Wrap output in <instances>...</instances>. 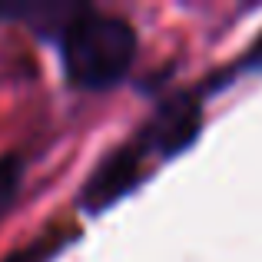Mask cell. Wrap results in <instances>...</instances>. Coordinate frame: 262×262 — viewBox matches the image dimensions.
Returning <instances> with one entry per match:
<instances>
[{"label":"cell","mask_w":262,"mask_h":262,"mask_svg":"<svg viewBox=\"0 0 262 262\" xmlns=\"http://www.w3.org/2000/svg\"><path fill=\"white\" fill-rule=\"evenodd\" d=\"M47 256H50V243H47V239H40V243L27 246L24 252H17V256H10L7 262H47Z\"/></svg>","instance_id":"obj_5"},{"label":"cell","mask_w":262,"mask_h":262,"mask_svg":"<svg viewBox=\"0 0 262 262\" xmlns=\"http://www.w3.org/2000/svg\"><path fill=\"white\" fill-rule=\"evenodd\" d=\"M199 123H203V106L196 96L183 93L173 96L169 103H163V110L149 120V126L143 129L140 143L146 146L149 156H173L183 146H189L196 136Z\"/></svg>","instance_id":"obj_3"},{"label":"cell","mask_w":262,"mask_h":262,"mask_svg":"<svg viewBox=\"0 0 262 262\" xmlns=\"http://www.w3.org/2000/svg\"><path fill=\"white\" fill-rule=\"evenodd\" d=\"M63 70L73 86H113L136 57L133 24L100 10H73L60 40Z\"/></svg>","instance_id":"obj_1"},{"label":"cell","mask_w":262,"mask_h":262,"mask_svg":"<svg viewBox=\"0 0 262 262\" xmlns=\"http://www.w3.org/2000/svg\"><path fill=\"white\" fill-rule=\"evenodd\" d=\"M149 160H153V156L146 153V146H143L140 140L113 149V153H110L86 179V186H83V209L100 212V209H106V206H113L120 196H126V192L143 179Z\"/></svg>","instance_id":"obj_2"},{"label":"cell","mask_w":262,"mask_h":262,"mask_svg":"<svg viewBox=\"0 0 262 262\" xmlns=\"http://www.w3.org/2000/svg\"><path fill=\"white\" fill-rule=\"evenodd\" d=\"M20 183H24V160L20 156H0V216L13 206L20 192Z\"/></svg>","instance_id":"obj_4"}]
</instances>
